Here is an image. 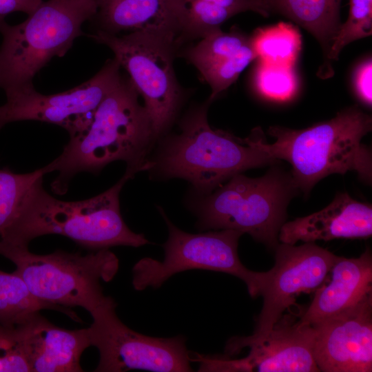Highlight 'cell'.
<instances>
[{
    "mask_svg": "<svg viewBox=\"0 0 372 372\" xmlns=\"http://www.w3.org/2000/svg\"><path fill=\"white\" fill-rule=\"evenodd\" d=\"M138 95L130 79L121 77L97 107L87 129L70 137L61 154L42 167L45 174L58 172L50 185L54 193L65 194L77 174H98L116 161L126 163L125 174L132 178L150 169L147 156L155 141Z\"/></svg>",
    "mask_w": 372,
    "mask_h": 372,
    "instance_id": "6da1fadb",
    "label": "cell"
},
{
    "mask_svg": "<svg viewBox=\"0 0 372 372\" xmlns=\"http://www.w3.org/2000/svg\"><path fill=\"white\" fill-rule=\"evenodd\" d=\"M130 179L124 174L116 184L99 195L83 200L65 201L45 191L42 178L34 185L18 216L0 240L28 246L39 236L58 234L92 251L148 244L145 236L132 231L121 216L120 193Z\"/></svg>",
    "mask_w": 372,
    "mask_h": 372,
    "instance_id": "7a4b0ae2",
    "label": "cell"
},
{
    "mask_svg": "<svg viewBox=\"0 0 372 372\" xmlns=\"http://www.w3.org/2000/svg\"><path fill=\"white\" fill-rule=\"evenodd\" d=\"M371 128V116L352 107L302 130L271 126L268 133L274 143L265 141L262 134L258 143L273 160L291 165L296 187L307 195L318 181L333 174L355 172L361 180L371 183L372 154L362 142Z\"/></svg>",
    "mask_w": 372,
    "mask_h": 372,
    "instance_id": "3957f363",
    "label": "cell"
},
{
    "mask_svg": "<svg viewBox=\"0 0 372 372\" xmlns=\"http://www.w3.org/2000/svg\"><path fill=\"white\" fill-rule=\"evenodd\" d=\"M207 104L191 110L180 124V133L162 141L155 158L149 160V170L164 178L186 180L205 195L238 174L278 162L260 148V127L245 138L212 129Z\"/></svg>",
    "mask_w": 372,
    "mask_h": 372,
    "instance_id": "277c9868",
    "label": "cell"
},
{
    "mask_svg": "<svg viewBox=\"0 0 372 372\" xmlns=\"http://www.w3.org/2000/svg\"><path fill=\"white\" fill-rule=\"evenodd\" d=\"M97 10L96 0H47L21 23H0V87L5 93L33 85L54 56H63Z\"/></svg>",
    "mask_w": 372,
    "mask_h": 372,
    "instance_id": "5b68a950",
    "label": "cell"
},
{
    "mask_svg": "<svg viewBox=\"0 0 372 372\" xmlns=\"http://www.w3.org/2000/svg\"><path fill=\"white\" fill-rule=\"evenodd\" d=\"M299 192L291 174L273 167L258 178L238 174L193 204L200 229H233L275 249L287 210Z\"/></svg>",
    "mask_w": 372,
    "mask_h": 372,
    "instance_id": "8992f818",
    "label": "cell"
},
{
    "mask_svg": "<svg viewBox=\"0 0 372 372\" xmlns=\"http://www.w3.org/2000/svg\"><path fill=\"white\" fill-rule=\"evenodd\" d=\"M0 255L15 265L14 271L39 300L70 309L80 307L90 313L110 297L104 295L101 281L112 280L119 268L118 258L109 249L85 255L61 249L37 254L28 246L0 240Z\"/></svg>",
    "mask_w": 372,
    "mask_h": 372,
    "instance_id": "52a82bcc",
    "label": "cell"
},
{
    "mask_svg": "<svg viewBox=\"0 0 372 372\" xmlns=\"http://www.w3.org/2000/svg\"><path fill=\"white\" fill-rule=\"evenodd\" d=\"M168 229V238L163 245L164 259L139 260L133 267L132 285L135 290L158 288L172 276L188 270L200 269L223 272L242 280L251 298L260 296L269 271L257 272L247 269L240 261L238 245L242 232L218 229L189 234L175 226L158 209Z\"/></svg>",
    "mask_w": 372,
    "mask_h": 372,
    "instance_id": "ba28073f",
    "label": "cell"
},
{
    "mask_svg": "<svg viewBox=\"0 0 372 372\" xmlns=\"http://www.w3.org/2000/svg\"><path fill=\"white\" fill-rule=\"evenodd\" d=\"M89 37L104 44L129 74L144 100L154 141L163 136L175 118L181 90L173 68L175 41L144 32L117 37L98 30Z\"/></svg>",
    "mask_w": 372,
    "mask_h": 372,
    "instance_id": "9c48e42d",
    "label": "cell"
},
{
    "mask_svg": "<svg viewBox=\"0 0 372 372\" xmlns=\"http://www.w3.org/2000/svg\"><path fill=\"white\" fill-rule=\"evenodd\" d=\"M112 298L90 313L87 327L91 347L99 353L95 372L145 370L157 372L192 371L191 358L184 336L156 338L139 333L122 322Z\"/></svg>",
    "mask_w": 372,
    "mask_h": 372,
    "instance_id": "30bf717a",
    "label": "cell"
},
{
    "mask_svg": "<svg viewBox=\"0 0 372 372\" xmlns=\"http://www.w3.org/2000/svg\"><path fill=\"white\" fill-rule=\"evenodd\" d=\"M274 250L275 264L260 294L263 304L254 333L230 338L225 350L229 356L262 341L300 293L315 291L325 282L338 257L314 242L299 246L281 242Z\"/></svg>",
    "mask_w": 372,
    "mask_h": 372,
    "instance_id": "8fae6325",
    "label": "cell"
},
{
    "mask_svg": "<svg viewBox=\"0 0 372 372\" xmlns=\"http://www.w3.org/2000/svg\"><path fill=\"white\" fill-rule=\"evenodd\" d=\"M121 65L114 58L90 79L69 90L45 95L34 85L6 93L0 105V128L17 121H37L64 128L74 136L85 131L104 97L121 79Z\"/></svg>",
    "mask_w": 372,
    "mask_h": 372,
    "instance_id": "7c38bea8",
    "label": "cell"
},
{
    "mask_svg": "<svg viewBox=\"0 0 372 372\" xmlns=\"http://www.w3.org/2000/svg\"><path fill=\"white\" fill-rule=\"evenodd\" d=\"M320 371H372V292L340 313L312 325Z\"/></svg>",
    "mask_w": 372,
    "mask_h": 372,
    "instance_id": "4fadbf2b",
    "label": "cell"
},
{
    "mask_svg": "<svg viewBox=\"0 0 372 372\" xmlns=\"http://www.w3.org/2000/svg\"><path fill=\"white\" fill-rule=\"evenodd\" d=\"M316 331L289 316L282 317L267 336L249 347V353L239 360L221 358V371L318 372L313 354Z\"/></svg>",
    "mask_w": 372,
    "mask_h": 372,
    "instance_id": "5bb4252c",
    "label": "cell"
},
{
    "mask_svg": "<svg viewBox=\"0 0 372 372\" xmlns=\"http://www.w3.org/2000/svg\"><path fill=\"white\" fill-rule=\"evenodd\" d=\"M30 372H81V358L91 347L87 328L70 330L50 322L40 311L16 326Z\"/></svg>",
    "mask_w": 372,
    "mask_h": 372,
    "instance_id": "9a60e30c",
    "label": "cell"
},
{
    "mask_svg": "<svg viewBox=\"0 0 372 372\" xmlns=\"http://www.w3.org/2000/svg\"><path fill=\"white\" fill-rule=\"evenodd\" d=\"M371 234V205L358 201L344 192L338 193L320 211L285 222L280 230L278 240L295 245L298 241L368 238Z\"/></svg>",
    "mask_w": 372,
    "mask_h": 372,
    "instance_id": "2e32d148",
    "label": "cell"
},
{
    "mask_svg": "<svg viewBox=\"0 0 372 372\" xmlns=\"http://www.w3.org/2000/svg\"><path fill=\"white\" fill-rule=\"evenodd\" d=\"M330 273V281L315 291L313 300L298 320L300 324L313 325L335 316L372 292L370 249L358 258L338 256Z\"/></svg>",
    "mask_w": 372,
    "mask_h": 372,
    "instance_id": "e0dca14e",
    "label": "cell"
},
{
    "mask_svg": "<svg viewBox=\"0 0 372 372\" xmlns=\"http://www.w3.org/2000/svg\"><path fill=\"white\" fill-rule=\"evenodd\" d=\"M94 20L100 30L155 34L177 41L179 32L169 0H96Z\"/></svg>",
    "mask_w": 372,
    "mask_h": 372,
    "instance_id": "ac0fdd59",
    "label": "cell"
},
{
    "mask_svg": "<svg viewBox=\"0 0 372 372\" xmlns=\"http://www.w3.org/2000/svg\"><path fill=\"white\" fill-rule=\"evenodd\" d=\"M180 31L192 37H204L220 29L231 17L246 11L263 17L270 14L265 0H170Z\"/></svg>",
    "mask_w": 372,
    "mask_h": 372,
    "instance_id": "d6986e66",
    "label": "cell"
},
{
    "mask_svg": "<svg viewBox=\"0 0 372 372\" xmlns=\"http://www.w3.org/2000/svg\"><path fill=\"white\" fill-rule=\"evenodd\" d=\"M265 1L270 12H278L309 31L320 43L326 55H329L340 26L341 0Z\"/></svg>",
    "mask_w": 372,
    "mask_h": 372,
    "instance_id": "ffe728a7",
    "label": "cell"
},
{
    "mask_svg": "<svg viewBox=\"0 0 372 372\" xmlns=\"http://www.w3.org/2000/svg\"><path fill=\"white\" fill-rule=\"evenodd\" d=\"M43 309L54 310L67 315L72 320H82L70 308L41 301L28 289L23 279L15 272L0 270V323L16 327L32 313Z\"/></svg>",
    "mask_w": 372,
    "mask_h": 372,
    "instance_id": "44dd1931",
    "label": "cell"
},
{
    "mask_svg": "<svg viewBox=\"0 0 372 372\" xmlns=\"http://www.w3.org/2000/svg\"><path fill=\"white\" fill-rule=\"evenodd\" d=\"M250 43L260 61L293 66L301 50L302 39L296 27L279 22L257 29L250 38Z\"/></svg>",
    "mask_w": 372,
    "mask_h": 372,
    "instance_id": "7402d4cb",
    "label": "cell"
},
{
    "mask_svg": "<svg viewBox=\"0 0 372 372\" xmlns=\"http://www.w3.org/2000/svg\"><path fill=\"white\" fill-rule=\"evenodd\" d=\"M45 174L42 167L25 174L0 168V236L14 223L31 189Z\"/></svg>",
    "mask_w": 372,
    "mask_h": 372,
    "instance_id": "603a6c76",
    "label": "cell"
},
{
    "mask_svg": "<svg viewBox=\"0 0 372 372\" xmlns=\"http://www.w3.org/2000/svg\"><path fill=\"white\" fill-rule=\"evenodd\" d=\"M249 41L250 38L236 30L223 32L220 29L204 37L189 49L187 57L200 72L234 55Z\"/></svg>",
    "mask_w": 372,
    "mask_h": 372,
    "instance_id": "cb8c5ba5",
    "label": "cell"
},
{
    "mask_svg": "<svg viewBox=\"0 0 372 372\" xmlns=\"http://www.w3.org/2000/svg\"><path fill=\"white\" fill-rule=\"evenodd\" d=\"M254 83L262 96L276 101H286L292 99L298 87L293 66L260 61L255 71Z\"/></svg>",
    "mask_w": 372,
    "mask_h": 372,
    "instance_id": "d4e9b609",
    "label": "cell"
},
{
    "mask_svg": "<svg viewBox=\"0 0 372 372\" xmlns=\"http://www.w3.org/2000/svg\"><path fill=\"white\" fill-rule=\"evenodd\" d=\"M372 33V0H349V16L340 24L328 55L337 59L349 43L371 36Z\"/></svg>",
    "mask_w": 372,
    "mask_h": 372,
    "instance_id": "484cf974",
    "label": "cell"
},
{
    "mask_svg": "<svg viewBox=\"0 0 372 372\" xmlns=\"http://www.w3.org/2000/svg\"><path fill=\"white\" fill-rule=\"evenodd\" d=\"M255 59L256 56L249 41L234 55L200 72L211 89L209 102L235 82L240 73Z\"/></svg>",
    "mask_w": 372,
    "mask_h": 372,
    "instance_id": "4316f807",
    "label": "cell"
},
{
    "mask_svg": "<svg viewBox=\"0 0 372 372\" xmlns=\"http://www.w3.org/2000/svg\"><path fill=\"white\" fill-rule=\"evenodd\" d=\"M28 371L30 369L18 328L0 323V372Z\"/></svg>",
    "mask_w": 372,
    "mask_h": 372,
    "instance_id": "83f0119b",
    "label": "cell"
},
{
    "mask_svg": "<svg viewBox=\"0 0 372 372\" xmlns=\"http://www.w3.org/2000/svg\"><path fill=\"white\" fill-rule=\"evenodd\" d=\"M372 62L368 59L362 63L355 74V88L359 99L368 106L372 103Z\"/></svg>",
    "mask_w": 372,
    "mask_h": 372,
    "instance_id": "f1b7e54d",
    "label": "cell"
},
{
    "mask_svg": "<svg viewBox=\"0 0 372 372\" xmlns=\"http://www.w3.org/2000/svg\"><path fill=\"white\" fill-rule=\"evenodd\" d=\"M43 0H0V23L5 17L14 12H22L28 15L32 13Z\"/></svg>",
    "mask_w": 372,
    "mask_h": 372,
    "instance_id": "f546056e",
    "label": "cell"
}]
</instances>
